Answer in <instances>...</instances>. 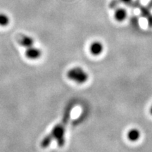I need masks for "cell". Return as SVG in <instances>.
<instances>
[{
  "mask_svg": "<svg viewBox=\"0 0 152 152\" xmlns=\"http://www.w3.org/2000/svg\"><path fill=\"white\" fill-rule=\"evenodd\" d=\"M74 108V104L73 102H70L66 106L64 110V115L61 121L58 124H56L47 135L43 139L41 142V147L43 149H46L50 145L53 140H55L57 142V144L59 147H63L65 144V132L66 128L67 126L70 118H71L72 109Z\"/></svg>",
  "mask_w": 152,
  "mask_h": 152,
  "instance_id": "1",
  "label": "cell"
},
{
  "mask_svg": "<svg viewBox=\"0 0 152 152\" xmlns=\"http://www.w3.org/2000/svg\"><path fill=\"white\" fill-rule=\"evenodd\" d=\"M67 77L70 80L80 85L84 84L89 79V75L87 72L79 66L71 68L67 72Z\"/></svg>",
  "mask_w": 152,
  "mask_h": 152,
  "instance_id": "2",
  "label": "cell"
},
{
  "mask_svg": "<svg viewBox=\"0 0 152 152\" xmlns=\"http://www.w3.org/2000/svg\"><path fill=\"white\" fill-rule=\"evenodd\" d=\"M104 45L100 41H94L90 45V52L93 56H99L104 52Z\"/></svg>",
  "mask_w": 152,
  "mask_h": 152,
  "instance_id": "3",
  "label": "cell"
},
{
  "mask_svg": "<svg viewBox=\"0 0 152 152\" xmlns=\"http://www.w3.org/2000/svg\"><path fill=\"white\" fill-rule=\"evenodd\" d=\"M42 55L41 49L35 47L34 46L28 47L26 49V56L28 58L32 60H35L39 58Z\"/></svg>",
  "mask_w": 152,
  "mask_h": 152,
  "instance_id": "4",
  "label": "cell"
},
{
  "mask_svg": "<svg viewBox=\"0 0 152 152\" xmlns=\"http://www.w3.org/2000/svg\"><path fill=\"white\" fill-rule=\"evenodd\" d=\"M141 137V132L137 128H132L127 132V138L131 142H135Z\"/></svg>",
  "mask_w": 152,
  "mask_h": 152,
  "instance_id": "5",
  "label": "cell"
},
{
  "mask_svg": "<svg viewBox=\"0 0 152 152\" xmlns=\"http://www.w3.org/2000/svg\"><path fill=\"white\" fill-rule=\"evenodd\" d=\"M128 16V12L127 10L124 8H118L115 10L114 13V18L118 22L124 21Z\"/></svg>",
  "mask_w": 152,
  "mask_h": 152,
  "instance_id": "6",
  "label": "cell"
},
{
  "mask_svg": "<svg viewBox=\"0 0 152 152\" xmlns=\"http://www.w3.org/2000/svg\"><path fill=\"white\" fill-rule=\"evenodd\" d=\"M19 42H20V45H21V46L24 47L25 48L27 49L28 47L34 46L35 40H34L31 37H30V36L23 35L21 38H20Z\"/></svg>",
  "mask_w": 152,
  "mask_h": 152,
  "instance_id": "7",
  "label": "cell"
},
{
  "mask_svg": "<svg viewBox=\"0 0 152 152\" xmlns=\"http://www.w3.org/2000/svg\"><path fill=\"white\" fill-rule=\"evenodd\" d=\"M10 19L7 14L4 13H0V26L1 27H5L9 24Z\"/></svg>",
  "mask_w": 152,
  "mask_h": 152,
  "instance_id": "8",
  "label": "cell"
},
{
  "mask_svg": "<svg viewBox=\"0 0 152 152\" xmlns=\"http://www.w3.org/2000/svg\"><path fill=\"white\" fill-rule=\"evenodd\" d=\"M121 1L124 4H130L132 1V0H121Z\"/></svg>",
  "mask_w": 152,
  "mask_h": 152,
  "instance_id": "9",
  "label": "cell"
},
{
  "mask_svg": "<svg viewBox=\"0 0 152 152\" xmlns=\"http://www.w3.org/2000/svg\"><path fill=\"white\" fill-rule=\"evenodd\" d=\"M149 25L151 27H152V16L149 18Z\"/></svg>",
  "mask_w": 152,
  "mask_h": 152,
  "instance_id": "10",
  "label": "cell"
},
{
  "mask_svg": "<svg viewBox=\"0 0 152 152\" xmlns=\"http://www.w3.org/2000/svg\"><path fill=\"white\" fill-rule=\"evenodd\" d=\"M149 113L151 115H152V105L151 106V107H150V109H149Z\"/></svg>",
  "mask_w": 152,
  "mask_h": 152,
  "instance_id": "11",
  "label": "cell"
}]
</instances>
